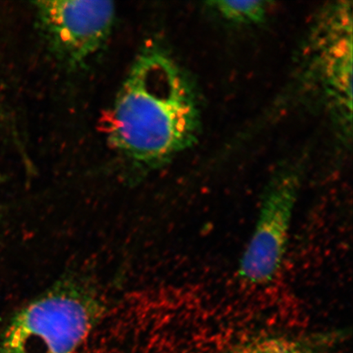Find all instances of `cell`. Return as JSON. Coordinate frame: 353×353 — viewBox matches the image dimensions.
<instances>
[{
	"label": "cell",
	"instance_id": "cell-1",
	"mask_svg": "<svg viewBox=\"0 0 353 353\" xmlns=\"http://www.w3.org/2000/svg\"><path fill=\"white\" fill-rule=\"evenodd\" d=\"M200 110L191 82L170 57L145 50L114 103L112 143L131 161L156 165L195 142Z\"/></svg>",
	"mask_w": 353,
	"mask_h": 353
},
{
	"label": "cell",
	"instance_id": "cell-2",
	"mask_svg": "<svg viewBox=\"0 0 353 353\" xmlns=\"http://www.w3.org/2000/svg\"><path fill=\"white\" fill-rule=\"evenodd\" d=\"M103 312V303L90 285L60 281L16 313L0 353H76Z\"/></svg>",
	"mask_w": 353,
	"mask_h": 353
},
{
	"label": "cell",
	"instance_id": "cell-3",
	"mask_svg": "<svg viewBox=\"0 0 353 353\" xmlns=\"http://www.w3.org/2000/svg\"><path fill=\"white\" fill-rule=\"evenodd\" d=\"M299 187L300 174L296 170L282 173L269 185L239 265V276L247 283L266 285L279 271Z\"/></svg>",
	"mask_w": 353,
	"mask_h": 353
},
{
	"label": "cell",
	"instance_id": "cell-4",
	"mask_svg": "<svg viewBox=\"0 0 353 353\" xmlns=\"http://www.w3.org/2000/svg\"><path fill=\"white\" fill-rule=\"evenodd\" d=\"M39 21L59 54L81 63L99 50L114 20L112 3L105 1H39Z\"/></svg>",
	"mask_w": 353,
	"mask_h": 353
},
{
	"label": "cell",
	"instance_id": "cell-5",
	"mask_svg": "<svg viewBox=\"0 0 353 353\" xmlns=\"http://www.w3.org/2000/svg\"><path fill=\"white\" fill-rule=\"evenodd\" d=\"M315 68L322 87L345 119L352 117V8H331L315 37Z\"/></svg>",
	"mask_w": 353,
	"mask_h": 353
},
{
	"label": "cell",
	"instance_id": "cell-6",
	"mask_svg": "<svg viewBox=\"0 0 353 353\" xmlns=\"http://www.w3.org/2000/svg\"><path fill=\"white\" fill-rule=\"evenodd\" d=\"M211 8L223 19L236 25H257L266 19L268 2L259 0L249 1H213Z\"/></svg>",
	"mask_w": 353,
	"mask_h": 353
},
{
	"label": "cell",
	"instance_id": "cell-7",
	"mask_svg": "<svg viewBox=\"0 0 353 353\" xmlns=\"http://www.w3.org/2000/svg\"><path fill=\"white\" fill-rule=\"evenodd\" d=\"M311 347L292 338L263 337L243 343L229 353H314Z\"/></svg>",
	"mask_w": 353,
	"mask_h": 353
},
{
	"label": "cell",
	"instance_id": "cell-8",
	"mask_svg": "<svg viewBox=\"0 0 353 353\" xmlns=\"http://www.w3.org/2000/svg\"><path fill=\"white\" fill-rule=\"evenodd\" d=\"M3 180H4V176L2 175L1 173H0V183L3 182Z\"/></svg>",
	"mask_w": 353,
	"mask_h": 353
}]
</instances>
